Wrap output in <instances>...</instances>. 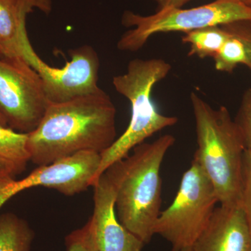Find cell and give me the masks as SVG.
<instances>
[{
	"mask_svg": "<svg viewBox=\"0 0 251 251\" xmlns=\"http://www.w3.org/2000/svg\"><path fill=\"white\" fill-rule=\"evenodd\" d=\"M117 110L103 90L62 103H49L27 133L30 161L46 166L81 151L101 153L117 139Z\"/></svg>",
	"mask_w": 251,
	"mask_h": 251,
	"instance_id": "obj_1",
	"label": "cell"
},
{
	"mask_svg": "<svg viewBox=\"0 0 251 251\" xmlns=\"http://www.w3.org/2000/svg\"><path fill=\"white\" fill-rule=\"evenodd\" d=\"M175 142L173 135L166 134L152 143L140 144L103 173L115 192L117 219L145 244L155 234L162 202L160 171Z\"/></svg>",
	"mask_w": 251,
	"mask_h": 251,
	"instance_id": "obj_2",
	"label": "cell"
},
{
	"mask_svg": "<svg viewBox=\"0 0 251 251\" xmlns=\"http://www.w3.org/2000/svg\"><path fill=\"white\" fill-rule=\"evenodd\" d=\"M198 149L193 158L214 186L221 205H239L246 149L227 108H213L197 94L190 96Z\"/></svg>",
	"mask_w": 251,
	"mask_h": 251,
	"instance_id": "obj_3",
	"label": "cell"
},
{
	"mask_svg": "<svg viewBox=\"0 0 251 251\" xmlns=\"http://www.w3.org/2000/svg\"><path fill=\"white\" fill-rule=\"evenodd\" d=\"M171 69V64L164 59H135L128 63L125 74L113 77L115 90L129 100L131 116L123 134L100 153V165L92 186L109 167L128 156L135 147L177 123V117L160 113L151 97L154 86L166 78Z\"/></svg>",
	"mask_w": 251,
	"mask_h": 251,
	"instance_id": "obj_4",
	"label": "cell"
},
{
	"mask_svg": "<svg viewBox=\"0 0 251 251\" xmlns=\"http://www.w3.org/2000/svg\"><path fill=\"white\" fill-rule=\"evenodd\" d=\"M249 20H251V8L239 0H215L187 9L168 6L150 16L126 11L122 15V25L133 28L122 36L117 48L122 51L135 52L141 49L151 36L159 33H187Z\"/></svg>",
	"mask_w": 251,
	"mask_h": 251,
	"instance_id": "obj_5",
	"label": "cell"
},
{
	"mask_svg": "<svg viewBox=\"0 0 251 251\" xmlns=\"http://www.w3.org/2000/svg\"><path fill=\"white\" fill-rule=\"evenodd\" d=\"M219 203L214 186L195 158L185 172L171 205L157 219L154 234L166 239L173 251L193 247Z\"/></svg>",
	"mask_w": 251,
	"mask_h": 251,
	"instance_id": "obj_6",
	"label": "cell"
},
{
	"mask_svg": "<svg viewBox=\"0 0 251 251\" xmlns=\"http://www.w3.org/2000/svg\"><path fill=\"white\" fill-rule=\"evenodd\" d=\"M49 105L42 81L34 69L22 59L0 57V115L8 127L31 133Z\"/></svg>",
	"mask_w": 251,
	"mask_h": 251,
	"instance_id": "obj_7",
	"label": "cell"
},
{
	"mask_svg": "<svg viewBox=\"0 0 251 251\" xmlns=\"http://www.w3.org/2000/svg\"><path fill=\"white\" fill-rule=\"evenodd\" d=\"M71 59L62 68L48 65L36 53L31 44L24 60L37 72L49 103H62L100 92L97 85L100 61L90 46L71 50Z\"/></svg>",
	"mask_w": 251,
	"mask_h": 251,
	"instance_id": "obj_8",
	"label": "cell"
},
{
	"mask_svg": "<svg viewBox=\"0 0 251 251\" xmlns=\"http://www.w3.org/2000/svg\"><path fill=\"white\" fill-rule=\"evenodd\" d=\"M100 162V153L81 151L39 166L24 179L7 180L0 184V208L18 193L37 186L53 188L67 196L82 192L92 186Z\"/></svg>",
	"mask_w": 251,
	"mask_h": 251,
	"instance_id": "obj_9",
	"label": "cell"
},
{
	"mask_svg": "<svg viewBox=\"0 0 251 251\" xmlns=\"http://www.w3.org/2000/svg\"><path fill=\"white\" fill-rule=\"evenodd\" d=\"M92 219L99 251H142L145 243L125 228L115 208V192L103 174L94 183Z\"/></svg>",
	"mask_w": 251,
	"mask_h": 251,
	"instance_id": "obj_10",
	"label": "cell"
},
{
	"mask_svg": "<svg viewBox=\"0 0 251 251\" xmlns=\"http://www.w3.org/2000/svg\"><path fill=\"white\" fill-rule=\"evenodd\" d=\"M193 251H251V231L242 206L216 207Z\"/></svg>",
	"mask_w": 251,
	"mask_h": 251,
	"instance_id": "obj_11",
	"label": "cell"
},
{
	"mask_svg": "<svg viewBox=\"0 0 251 251\" xmlns=\"http://www.w3.org/2000/svg\"><path fill=\"white\" fill-rule=\"evenodd\" d=\"M34 9L49 14L52 1L0 0V57L24 60L25 50L30 43L26 18Z\"/></svg>",
	"mask_w": 251,
	"mask_h": 251,
	"instance_id": "obj_12",
	"label": "cell"
},
{
	"mask_svg": "<svg viewBox=\"0 0 251 251\" xmlns=\"http://www.w3.org/2000/svg\"><path fill=\"white\" fill-rule=\"evenodd\" d=\"M29 161L27 133L0 125V165L15 177L25 171Z\"/></svg>",
	"mask_w": 251,
	"mask_h": 251,
	"instance_id": "obj_13",
	"label": "cell"
},
{
	"mask_svg": "<svg viewBox=\"0 0 251 251\" xmlns=\"http://www.w3.org/2000/svg\"><path fill=\"white\" fill-rule=\"evenodd\" d=\"M34 237L25 220L12 213L0 216V251H30Z\"/></svg>",
	"mask_w": 251,
	"mask_h": 251,
	"instance_id": "obj_14",
	"label": "cell"
},
{
	"mask_svg": "<svg viewBox=\"0 0 251 251\" xmlns=\"http://www.w3.org/2000/svg\"><path fill=\"white\" fill-rule=\"evenodd\" d=\"M229 36L230 34L221 26H211L185 33L181 40L189 45L190 57L214 58Z\"/></svg>",
	"mask_w": 251,
	"mask_h": 251,
	"instance_id": "obj_15",
	"label": "cell"
},
{
	"mask_svg": "<svg viewBox=\"0 0 251 251\" xmlns=\"http://www.w3.org/2000/svg\"><path fill=\"white\" fill-rule=\"evenodd\" d=\"M213 59L216 70L225 73H232L238 65H246L247 62V52L244 44L231 34Z\"/></svg>",
	"mask_w": 251,
	"mask_h": 251,
	"instance_id": "obj_16",
	"label": "cell"
},
{
	"mask_svg": "<svg viewBox=\"0 0 251 251\" xmlns=\"http://www.w3.org/2000/svg\"><path fill=\"white\" fill-rule=\"evenodd\" d=\"M65 244L67 251H99L92 218L83 227L67 235Z\"/></svg>",
	"mask_w": 251,
	"mask_h": 251,
	"instance_id": "obj_17",
	"label": "cell"
},
{
	"mask_svg": "<svg viewBox=\"0 0 251 251\" xmlns=\"http://www.w3.org/2000/svg\"><path fill=\"white\" fill-rule=\"evenodd\" d=\"M245 148L251 151V89L243 94L242 101L234 119Z\"/></svg>",
	"mask_w": 251,
	"mask_h": 251,
	"instance_id": "obj_18",
	"label": "cell"
},
{
	"mask_svg": "<svg viewBox=\"0 0 251 251\" xmlns=\"http://www.w3.org/2000/svg\"><path fill=\"white\" fill-rule=\"evenodd\" d=\"M240 205L251 231V151L248 150L243 159Z\"/></svg>",
	"mask_w": 251,
	"mask_h": 251,
	"instance_id": "obj_19",
	"label": "cell"
},
{
	"mask_svg": "<svg viewBox=\"0 0 251 251\" xmlns=\"http://www.w3.org/2000/svg\"><path fill=\"white\" fill-rule=\"evenodd\" d=\"M221 26L242 41L247 52L246 66L251 71V20L237 21Z\"/></svg>",
	"mask_w": 251,
	"mask_h": 251,
	"instance_id": "obj_20",
	"label": "cell"
},
{
	"mask_svg": "<svg viewBox=\"0 0 251 251\" xmlns=\"http://www.w3.org/2000/svg\"><path fill=\"white\" fill-rule=\"evenodd\" d=\"M158 5V9L162 8L173 6V7L181 8L192 0H151Z\"/></svg>",
	"mask_w": 251,
	"mask_h": 251,
	"instance_id": "obj_21",
	"label": "cell"
},
{
	"mask_svg": "<svg viewBox=\"0 0 251 251\" xmlns=\"http://www.w3.org/2000/svg\"><path fill=\"white\" fill-rule=\"evenodd\" d=\"M10 179H14V177L10 174L9 171L4 167L0 165V184Z\"/></svg>",
	"mask_w": 251,
	"mask_h": 251,
	"instance_id": "obj_22",
	"label": "cell"
},
{
	"mask_svg": "<svg viewBox=\"0 0 251 251\" xmlns=\"http://www.w3.org/2000/svg\"><path fill=\"white\" fill-rule=\"evenodd\" d=\"M0 125L4 126H7V124H6V121H5L4 117L1 116L0 115Z\"/></svg>",
	"mask_w": 251,
	"mask_h": 251,
	"instance_id": "obj_23",
	"label": "cell"
},
{
	"mask_svg": "<svg viewBox=\"0 0 251 251\" xmlns=\"http://www.w3.org/2000/svg\"><path fill=\"white\" fill-rule=\"evenodd\" d=\"M239 1H242L243 4L247 5L249 7L251 8V0H239Z\"/></svg>",
	"mask_w": 251,
	"mask_h": 251,
	"instance_id": "obj_24",
	"label": "cell"
},
{
	"mask_svg": "<svg viewBox=\"0 0 251 251\" xmlns=\"http://www.w3.org/2000/svg\"><path fill=\"white\" fill-rule=\"evenodd\" d=\"M181 251H193L192 247L188 248V249H184V250H182Z\"/></svg>",
	"mask_w": 251,
	"mask_h": 251,
	"instance_id": "obj_25",
	"label": "cell"
}]
</instances>
